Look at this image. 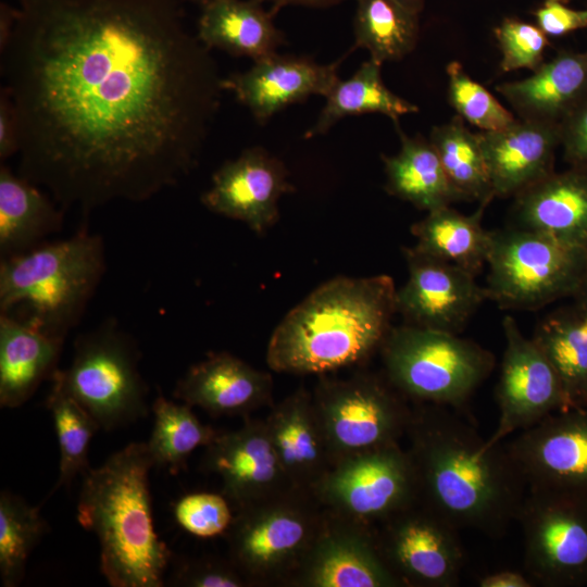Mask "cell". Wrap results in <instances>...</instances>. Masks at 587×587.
Returning <instances> with one entry per match:
<instances>
[{
  "instance_id": "1",
  "label": "cell",
  "mask_w": 587,
  "mask_h": 587,
  "mask_svg": "<svg viewBox=\"0 0 587 587\" xmlns=\"http://www.w3.org/2000/svg\"><path fill=\"white\" fill-rule=\"evenodd\" d=\"M17 1L0 55L22 177L87 215L195 170L224 77L182 0Z\"/></svg>"
},
{
  "instance_id": "17",
  "label": "cell",
  "mask_w": 587,
  "mask_h": 587,
  "mask_svg": "<svg viewBox=\"0 0 587 587\" xmlns=\"http://www.w3.org/2000/svg\"><path fill=\"white\" fill-rule=\"evenodd\" d=\"M409 276L396 292V310L405 324L460 334L480 304L485 287L475 275L413 247L403 250Z\"/></svg>"
},
{
  "instance_id": "35",
  "label": "cell",
  "mask_w": 587,
  "mask_h": 587,
  "mask_svg": "<svg viewBox=\"0 0 587 587\" xmlns=\"http://www.w3.org/2000/svg\"><path fill=\"white\" fill-rule=\"evenodd\" d=\"M153 428L147 442L154 467L177 473L199 447H207L218 430L202 424L191 407L159 394L152 404Z\"/></svg>"
},
{
  "instance_id": "42",
  "label": "cell",
  "mask_w": 587,
  "mask_h": 587,
  "mask_svg": "<svg viewBox=\"0 0 587 587\" xmlns=\"http://www.w3.org/2000/svg\"><path fill=\"white\" fill-rule=\"evenodd\" d=\"M536 25L549 37L563 36L587 27V10H575L563 2L546 0L535 12Z\"/></svg>"
},
{
  "instance_id": "47",
  "label": "cell",
  "mask_w": 587,
  "mask_h": 587,
  "mask_svg": "<svg viewBox=\"0 0 587 587\" xmlns=\"http://www.w3.org/2000/svg\"><path fill=\"white\" fill-rule=\"evenodd\" d=\"M272 3V11L275 13L278 9L285 5H308V7H329L340 3L344 0H260Z\"/></svg>"
},
{
  "instance_id": "37",
  "label": "cell",
  "mask_w": 587,
  "mask_h": 587,
  "mask_svg": "<svg viewBox=\"0 0 587 587\" xmlns=\"http://www.w3.org/2000/svg\"><path fill=\"white\" fill-rule=\"evenodd\" d=\"M48 532V524L18 495L0 494V577L4 587H15L23 580L32 551Z\"/></svg>"
},
{
  "instance_id": "29",
  "label": "cell",
  "mask_w": 587,
  "mask_h": 587,
  "mask_svg": "<svg viewBox=\"0 0 587 587\" xmlns=\"http://www.w3.org/2000/svg\"><path fill=\"white\" fill-rule=\"evenodd\" d=\"M395 125L400 149L395 155H383L386 190L426 212L459 201L429 139L408 136L398 122Z\"/></svg>"
},
{
  "instance_id": "41",
  "label": "cell",
  "mask_w": 587,
  "mask_h": 587,
  "mask_svg": "<svg viewBox=\"0 0 587 587\" xmlns=\"http://www.w3.org/2000/svg\"><path fill=\"white\" fill-rule=\"evenodd\" d=\"M171 585L185 587H245L250 582L232 562L213 557L176 562Z\"/></svg>"
},
{
  "instance_id": "45",
  "label": "cell",
  "mask_w": 587,
  "mask_h": 587,
  "mask_svg": "<svg viewBox=\"0 0 587 587\" xmlns=\"http://www.w3.org/2000/svg\"><path fill=\"white\" fill-rule=\"evenodd\" d=\"M480 587H532L534 582L527 574L519 571L502 570L483 576L478 580Z\"/></svg>"
},
{
  "instance_id": "40",
  "label": "cell",
  "mask_w": 587,
  "mask_h": 587,
  "mask_svg": "<svg viewBox=\"0 0 587 587\" xmlns=\"http://www.w3.org/2000/svg\"><path fill=\"white\" fill-rule=\"evenodd\" d=\"M173 514L176 523L198 538H213L228 530L234 514L229 500L222 494L193 492L179 498Z\"/></svg>"
},
{
  "instance_id": "48",
  "label": "cell",
  "mask_w": 587,
  "mask_h": 587,
  "mask_svg": "<svg viewBox=\"0 0 587 587\" xmlns=\"http://www.w3.org/2000/svg\"><path fill=\"white\" fill-rule=\"evenodd\" d=\"M410 11L420 14L424 8V0H396Z\"/></svg>"
},
{
  "instance_id": "22",
  "label": "cell",
  "mask_w": 587,
  "mask_h": 587,
  "mask_svg": "<svg viewBox=\"0 0 587 587\" xmlns=\"http://www.w3.org/2000/svg\"><path fill=\"white\" fill-rule=\"evenodd\" d=\"M477 135L495 198L515 197L554 172L559 124L517 118L504 129Z\"/></svg>"
},
{
  "instance_id": "8",
  "label": "cell",
  "mask_w": 587,
  "mask_h": 587,
  "mask_svg": "<svg viewBox=\"0 0 587 587\" xmlns=\"http://www.w3.org/2000/svg\"><path fill=\"white\" fill-rule=\"evenodd\" d=\"M139 359L135 339L110 317L77 336L70 366L54 375L100 429L113 430L148 415Z\"/></svg>"
},
{
  "instance_id": "50",
  "label": "cell",
  "mask_w": 587,
  "mask_h": 587,
  "mask_svg": "<svg viewBox=\"0 0 587 587\" xmlns=\"http://www.w3.org/2000/svg\"><path fill=\"white\" fill-rule=\"evenodd\" d=\"M182 1H190V2H193V3H197L199 4L200 7L213 1V0H182Z\"/></svg>"
},
{
  "instance_id": "39",
  "label": "cell",
  "mask_w": 587,
  "mask_h": 587,
  "mask_svg": "<svg viewBox=\"0 0 587 587\" xmlns=\"http://www.w3.org/2000/svg\"><path fill=\"white\" fill-rule=\"evenodd\" d=\"M501 52L502 72L529 70L534 72L544 61L549 45L548 36L536 25L514 17H507L495 28Z\"/></svg>"
},
{
  "instance_id": "10",
  "label": "cell",
  "mask_w": 587,
  "mask_h": 587,
  "mask_svg": "<svg viewBox=\"0 0 587 587\" xmlns=\"http://www.w3.org/2000/svg\"><path fill=\"white\" fill-rule=\"evenodd\" d=\"M312 400L332 466L363 451L399 442L412 413L388 380L370 374L322 378Z\"/></svg>"
},
{
  "instance_id": "19",
  "label": "cell",
  "mask_w": 587,
  "mask_h": 587,
  "mask_svg": "<svg viewBox=\"0 0 587 587\" xmlns=\"http://www.w3.org/2000/svg\"><path fill=\"white\" fill-rule=\"evenodd\" d=\"M292 189L284 163L265 149L251 147L215 171L201 202L261 234L275 224L279 199Z\"/></svg>"
},
{
  "instance_id": "14",
  "label": "cell",
  "mask_w": 587,
  "mask_h": 587,
  "mask_svg": "<svg viewBox=\"0 0 587 587\" xmlns=\"http://www.w3.org/2000/svg\"><path fill=\"white\" fill-rule=\"evenodd\" d=\"M505 348L496 389L499 419L486 439L492 447L550 414L571 408L554 367L511 315L502 320Z\"/></svg>"
},
{
  "instance_id": "34",
  "label": "cell",
  "mask_w": 587,
  "mask_h": 587,
  "mask_svg": "<svg viewBox=\"0 0 587 587\" xmlns=\"http://www.w3.org/2000/svg\"><path fill=\"white\" fill-rule=\"evenodd\" d=\"M354 48L384 64L411 53L419 39V14L396 0H355Z\"/></svg>"
},
{
  "instance_id": "4",
  "label": "cell",
  "mask_w": 587,
  "mask_h": 587,
  "mask_svg": "<svg viewBox=\"0 0 587 587\" xmlns=\"http://www.w3.org/2000/svg\"><path fill=\"white\" fill-rule=\"evenodd\" d=\"M147 442H132L82 476L77 520L100 545V570L113 587H162L173 553L154 529Z\"/></svg>"
},
{
  "instance_id": "51",
  "label": "cell",
  "mask_w": 587,
  "mask_h": 587,
  "mask_svg": "<svg viewBox=\"0 0 587 587\" xmlns=\"http://www.w3.org/2000/svg\"><path fill=\"white\" fill-rule=\"evenodd\" d=\"M553 1H560V2L565 3V2H567V1H570V0H553Z\"/></svg>"
},
{
  "instance_id": "6",
  "label": "cell",
  "mask_w": 587,
  "mask_h": 587,
  "mask_svg": "<svg viewBox=\"0 0 587 587\" xmlns=\"http://www.w3.org/2000/svg\"><path fill=\"white\" fill-rule=\"evenodd\" d=\"M387 380L416 403L459 412L494 371L495 355L459 334L403 324L380 347Z\"/></svg>"
},
{
  "instance_id": "5",
  "label": "cell",
  "mask_w": 587,
  "mask_h": 587,
  "mask_svg": "<svg viewBox=\"0 0 587 587\" xmlns=\"http://www.w3.org/2000/svg\"><path fill=\"white\" fill-rule=\"evenodd\" d=\"M105 270L102 237L82 225L68 238L0 260V313L65 340Z\"/></svg>"
},
{
  "instance_id": "52",
  "label": "cell",
  "mask_w": 587,
  "mask_h": 587,
  "mask_svg": "<svg viewBox=\"0 0 587 587\" xmlns=\"http://www.w3.org/2000/svg\"><path fill=\"white\" fill-rule=\"evenodd\" d=\"M584 407H587V403Z\"/></svg>"
},
{
  "instance_id": "3",
  "label": "cell",
  "mask_w": 587,
  "mask_h": 587,
  "mask_svg": "<svg viewBox=\"0 0 587 587\" xmlns=\"http://www.w3.org/2000/svg\"><path fill=\"white\" fill-rule=\"evenodd\" d=\"M389 275L337 277L289 311L267 344L278 373L325 374L363 362L380 349L396 310Z\"/></svg>"
},
{
  "instance_id": "16",
  "label": "cell",
  "mask_w": 587,
  "mask_h": 587,
  "mask_svg": "<svg viewBox=\"0 0 587 587\" xmlns=\"http://www.w3.org/2000/svg\"><path fill=\"white\" fill-rule=\"evenodd\" d=\"M301 587H400L372 526L325 510L321 528L289 580Z\"/></svg>"
},
{
  "instance_id": "23",
  "label": "cell",
  "mask_w": 587,
  "mask_h": 587,
  "mask_svg": "<svg viewBox=\"0 0 587 587\" xmlns=\"http://www.w3.org/2000/svg\"><path fill=\"white\" fill-rule=\"evenodd\" d=\"M515 227L587 249V166L552 172L514 197Z\"/></svg>"
},
{
  "instance_id": "28",
  "label": "cell",
  "mask_w": 587,
  "mask_h": 587,
  "mask_svg": "<svg viewBox=\"0 0 587 587\" xmlns=\"http://www.w3.org/2000/svg\"><path fill=\"white\" fill-rule=\"evenodd\" d=\"M64 210L39 186L0 167V258L29 251L61 230Z\"/></svg>"
},
{
  "instance_id": "46",
  "label": "cell",
  "mask_w": 587,
  "mask_h": 587,
  "mask_svg": "<svg viewBox=\"0 0 587 587\" xmlns=\"http://www.w3.org/2000/svg\"><path fill=\"white\" fill-rule=\"evenodd\" d=\"M17 20V7H12L8 2L0 3V50H2L15 27Z\"/></svg>"
},
{
  "instance_id": "32",
  "label": "cell",
  "mask_w": 587,
  "mask_h": 587,
  "mask_svg": "<svg viewBox=\"0 0 587 587\" xmlns=\"http://www.w3.org/2000/svg\"><path fill=\"white\" fill-rule=\"evenodd\" d=\"M382 65L369 59L348 78L338 79L328 95L305 138L326 134L340 120L365 113L388 116L394 123L403 115L419 112L414 103L394 93L384 84Z\"/></svg>"
},
{
  "instance_id": "18",
  "label": "cell",
  "mask_w": 587,
  "mask_h": 587,
  "mask_svg": "<svg viewBox=\"0 0 587 587\" xmlns=\"http://www.w3.org/2000/svg\"><path fill=\"white\" fill-rule=\"evenodd\" d=\"M202 470L221 478L222 494L237 510L296 490L279 462L265 420L245 417L240 428L218 432L205 447Z\"/></svg>"
},
{
  "instance_id": "12",
  "label": "cell",
  "mask_w": 587,
  "mask_h": 587,
  "mask_svg": "<svg viewBox=\"0 0 587 587\" xmlns=\"http://www.w3.org/2000/svg\"><path fill=\"white\" fill-rule=\"evenodd\" d=\"M516 522L524 567L535 585H587V500L528 490Z\"/></svg>"
},
{
  "instance_id": "49",
  "label": "cell",
  "mask_w": 587,
  "mask_h": 587,
  "mask_svg": "<svg viewBox=\"0 0 587 587\" xmlns=\"http://www.w3.org/2000/svg\"><path fill=\"white\" fill-rule=\"evenodd\" d=\"M575 297L584 300L587 303V278H586L583 287L580 288V290L578 291V294Z\"/></svg>"
},
{
  "instance_id": "13",
  "label": "cell",
  "mask_w": 587,
  "mask_h": 587,
  "mask_svg": "<svg viewBox=\"0 0 587 587\" xmlns=\"http://www.w3.org/2000/svg\"><path fill=\"white\" fill-rule=\"evenodd\" d=\"M380 553L402 586L454 587L464 551L459 528L417 502L382 523Z\"/></svg>"
},
{
  "instance_id": "33",
  "label": "cell",
  "mask_w": 587,
  "mask_h": 587,
  "mask_svg": "<svg viewBox=\"0 0 587 587\" xmlns=\"http://www.w3.org/2000/svg\"><path fill=\"white\" fill-rule=\"evenodd\" d=\"M428 139L459 201L489 204L495 196L487 163L478 135L465 126V121L455 115L434 126Z\"/></svg>"
},
{
  "instance_id": "31",
  "label": "cell",
  "mask_w": 587,
  "mask_h": 587,
  "mask_svg": "<svg viewBox=\"0 0 587 587\" xmlns=\"http://www.w3.org/2000/svg\"><path fill=\"white\" fill-rule=\"evenodd\" d=\"M574 304L547 315L532 337L548 358L562 383L571 407L587 403V303Z\"/></svg>"
},
{
  "instance_id": "20",
  "label": "cell",
  "mask_w": 587,
  "mask_h": 587,
  "mask_svg": "<svg viewBox=\"0 0 587 587\" xmlns=\"http://www.w3.org/2000/svg\"><path fill=\"white\" fill-rule=\"evenodd\" d=\"M342 60L320 64L307 57L276 52L253 61L243 72L224 77L223 88L263 124L288 105L314 95L326 97L340 78Z\"/></svg>"
},
{
  "instance_id": "38",
  "label": "cell",
  "mask_w": 587,
  "mask_h": 587,
  "mask_svg": "<svg viewBox=\"0 0 587 587\" xmlns=\"http://www.w3.org/2000/svg\"><path fill=\"white\" fill-rule=\"evenodd\" d=\"M448 76V100L457 115L480 129L497 132L516 122L512 112L505 109L483 85L474 80L459 61H451L446 67Z\"/></svg>"
},
{
  "instance_id": "44",
  "label": "cell",
  "mask_w": 587,
  "mask_h": 587,
  "mask_svg": "<svg viewBox=\"0 0 587 587\" xmlns=\"http://www.w3.org/2000/svg\"><path fill=\"white\" fill-rule=\"evenodd\" d=\"M18 123L13 102L2 86L0 90V160L18 153Z\"/></svg>"
},
{
  "instance_id": "21",
  "label": "cell",
  "mask_w": 587,
  "mask_h": 587,
  "mask_svg": "<svg viewBox=\"0 0 587 587\" xmlns=\"http://www.w3.org/2000/svg\"><path fill=\"white\" fill-rule=\"evenodd\" d=\"M273 380L268 373L257 370L227 353H211L193 364L176 383L174 397L183 403L199 407L213 416L240 415L272 405Z\"/></svg>"
},
{
  "instance_id": "25",
  "label": "cell",
  "mask_w": 587,
  "mask_h": 587,
  "mask_svg": "<svg viewBox=\"0 0 587 587\" xmlns=\"http://www.w3.org/2000/svg\"><path fill=\"white\" fill-rule=\"evenodd\" d=\"M496 90L519 118L560 124L587 97V50L560 52L528 77Z\"/></svg>"
},
{
  "instance_id": "36",
  "label": "cell",
  "mask_w": 587,
  "mask_h": 587,
  "mask_svg": "<svg viewBox=\"0 0 587 587\" xmlns=\"http://www.w3.org/2000/svg\"><path fill=\"white\" fill-rule=\"evenodd\" d=\"M46 404L54 424L60 450L59 478L53 489L68 486L90 466L88 449L95 433L100 429L92 416L62 386L53 374Z\"/></svg>"
},
{
  "instance_id": "26",
  "label": "cell",
  "mask_w": 587,
  "mask_h": 587,
  "mask_svg": "<svg viewBox=\"0 0 587 587\" xmlns=\"http://www.w3.org/2000/svg\"><path fill=\"white\" fill-rule=\"evenodd\" d=\"M64 340L0 313V405L15 409L58 370Z\"/></svg>"
},
{
  "instance_id": "11",
  "label": "cell",
  "mask_w": 587,
  "mask_h": 587,
  "mask_svg": "<svg viewBox=\"0 0 587 587\" xmlns=\"http://www.w3.org/2000/svg\"><path fill=\"white\" fill-rule=\"evenodd\" d=\"M311 494L327 511L369 526L420 502L414 465L399 442L340 460Z\"/></svg>"
},
{
  "instance_id": "9",
  "label": "cell",
  "mask_w": 587,
  "mask_h": 587,
  "mask_svg": "<svg viewBox=\"0 0 587 587\" xmlns=\"http://www.w3.org/2000/svg\"><path fill=\"white\" fill-rule=\"evenodd\" d=\"M312 494L290 490L238 509L226 532L229 559L251 585L287 584L321 528Z\"/></svg>"
},
{
  "instance_id": "15",
  "label": "cell",
  "mask_w": 587,
  "mask_h": 587,
  "mask_svg": "<svg viewBox=\"0 0 587 587\" xmlns=\"http://www.w3.org/2000/svg\"><path fill=\"white\" fill-rule=\"evenodd\" d=\"M505 446L528 490L587 500V407L554 412Z\"/></svg>"
},
{
  "instance_id": "7",
  "label": "cell",
  "mask_w": 587,
  "mask_h": 587,
  "mask_svg": "<svg viewBox=\"0 0 587 587\" xmlns=\"http://www.w3.org/2000/svg\"><path fill=\"white\" fill-rule=\"evenodd\" d=\"M487 264V300L533 311L578 294L587 278V249L512 226L490 230Z\"/></svg>"
},
{
  "instance_id": "27",
  "label": "cell",
  "mask_w": 587,
  "mask_h": 587,
  "mask_svg": "<svg viewBox=\"0 0 587 587\" xmlns=\"http://www.w3.org/2000/svg\"><path fill=\"white\" fill-rule=\"evenodd\" d=\"M273 16L260 0H213L201 7L196 36L208 49L258 61L285 42Z\"/></svg>"
},
{
  "instance_id": "30",
  "label": "cell",
  "mask_w": 587,
  "mask_h": 587,
  "mask_svg": "<svg viewBox=\"0 0 587 587\" xmlns=\"http://www.w3.org/2000/svg\"><path fill=\"white\" fill-rule=\"evenodd\" d=\"M487 203H480L472 214H463L450 205L427 212L414 223L413 247L421 253L458 265L475 276L487 263L490 230L482 225Z\"/></svg>"
},
{
  "instance_id": "24",
  "label": "cell",
  "mask_w": 587,
  "mask_h": 587,
  "mask_svg": "<svg viewBox=\"0 0 587 587\" xmlns=\"http://www.w3.org/2000/svg\"><path fill=\"white\" fill-rule=\"evenodd\" d=\"M265 424L291 487L311 494L332 467L312 394L297 389L272 407Z\"/></svg>"
},
{
  "instance_id": "43",
  "label": "cell",
  "mask_w": 587,
  "mask_h": 587,
  "mask_svg": "<svg viewBox=\"0 0 587 587\" xmlns=\"http://www.w3.org/2000/svg\"><path fill=\"white\" fill-rule=\"evenodd\" d=\"M565 158L573 165L587 166V97L559 124Z\"/></svg>"
},
{
  "instance_id": "2",
  "label": "cell",
  "mask_w": 587,
  "mask_h": 587,
  "mask_svg": "<svg viewBox=\"0 0 587 587\" xmlns=\"http://www.w3.org/2000/svg\"><path fill=\"white\" fill-rule=\"evenodd\" d=\"M405 436L420 502L459 529L502 537L516 521L527 489L505 444L486 446L459 411L427 403L412 408Z\"/></svg>"
}]
</instances>
